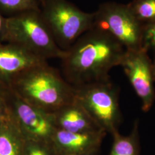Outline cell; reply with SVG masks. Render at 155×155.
Wrapping results in <instances>:
<instances>
[{
	"label": "cell",
	"instance_id": "cell-1",
	"mask_svg": "<svg viewBox=\"0 0 155 155\" xmlns=\"http://www.w3.org/2000/svg\"><path fill=\"white\" fill-rule=\"evenodd\" d=\"M126 50L110 35L93 27L66 50L62 71L72 86L106 81L109 72L120 66Z\"/></svg>",
	"mask_w": 155,
	"mask_h": 155
},
{
	"label": "cell",
	"instance_id": "cell-2",
	"mask_svg": "<svg viewBox=\"0 0 155 155\" xmlns=\"http://www.w3.org/2000/svg\"><path fill=\"white\" fill-rule=\"evenodd\" d=\"M9 86L22 100L50 113L74 100V87L47 63L19 74Z\"/></svg>",
	"mask_w": 155,
	"mask_h": 155
},
{
	"label": "cell",
	"instance_id": "cell-3",
	"mask_svg": "<svg viewBox=\"0 0 155 155\" xmlns=\"http://www.w3.org/2000/svg\"><path fill=\"white\" fill-rule=\"evenodd\" d=\"M5 43L18 45L45 60L61 59L66 53L56 43L40 11L24 12L7 17Z\"/></svg>",
	"mask_w": 155,
	"mask_h": 155
},
{
	"label": "cell",
	"instance_id": "cell-4",
	"mask_svg": "<svg viewBox=\"0 0 155 155\" xmlns=\"http://www.w3.org/2000/svg\"><path fill=\"white\" fill-rule=\"evenodd\" d=\"M41 15L58 45L66 51L94 26V13L81 10L67 0H45Z\"/></svg>",
	"mask_w": 155,
	"mask_h": 155
},
{
	"label": "cell",
	"instance_id": "cell-5",
	"mask_svg": "<svg viewBox=\"0 0 155 155\" xmlns=\"http://www.w3.org/2000/svg\"><path fill=\"white\" fill-rule=\"evenodd\" d=\"M74 88V99L103 130L111 136L119 132L122 115L118 91L110 79Z\"/></svg>",
	"mask_w": 155,
	"mask_h": 155
},
{
	"label": "cell",
	"instance_id": "cell-6",
	"mask_svg": "<svg viewBox=\"0 0 155 155\" xmlns=\"http://www.w3.org/2000/svg\"><path fill=\"white\" fill-rule=\"evenodd\" d=\"M93 27L105 31L126 50L143 48V25L138 21L127 4L106 2L94 12Z\"/></svg>",
	"mask_w": 155,
	"mask_h": 155
},
{
	"label": "cell",
	"instance_id": "cell-7",
	"mask_svg": "<svg viewBox=\"0 0 155 155\" xmlns=\"http://www.w3.org/2000/svg\"><path fill=\"white\" fill-rule=\"evenodd\" d=\"M5 98L12 120L25 139L51 141L57 128L52 113H47L22 100L11 88Z\"/></svg>",
	"mask_w": 155,
	"mask_h": 155
},
{
	"label": "cell",
	"instance_id": "cell-8",
	"mask_svg": "<svg viewBox=\"0 0 155 155\" xmlns=\"http://www.w3.org/2000/svg\"><path fill=\"white\" fill-rule=\"evenodd\" d=\"M144 48L126 50L120 66H121L130 83L141 101L143 110L147 112L155 100V79L152 61Z\"/></svg>",
	"mask_w": 155,
	"mask_h": 155
},
{
	"label": "cell",
	"instance_id": "cell-9",
	"mask_svg": "<svg viewBox=\"0 0 155 155\" xmlns=\"http://www.w3.org/2000/svg\"><path fill=\"white\" fill-rule=\"evenodd\" d=\"M47 63V60L18 45L0 43V78L9 86L19 74Z\"/></svg>",
	"mask_w": 155,
	"mask_h": 155
},
{
	"label": "cell",
	"instance_id": "cell-10",
	"mask_svg": "<svg viewBox=\"0 0 155 155\" xmlns=\"http://www.w3.org/2000/svg\"><path fill=\"white\" fill-rule=\"evenodd\" d=\"M105 132L74 133L57 129L51 143L58 155H81L100 150Z\"/></svg>",
	"mask_w": 155,
	"mask_h": 155
},
{
	"label": "cell",
	"instance_id": "cell-11",
	"mask_svg": "<svg viewBox=\"0 0 155 155\" xmlns=\"http://www.w3.org/2000/svg\"><path fill=\"white\" fill-rule=\"evenodd\" d=\"M52 114L58 129L74 133L105 132L75 99Z\"/></svg>",
	"mask_w": 155,
	"mask_h": 155
},
{
	"label": "cell",
	"instance_id": "cell-12",
	"mask_svg": "<svg viewBox=\"0 0 155 155\" xmlns=\"http://www.w3.org/2000/svg\"><path fill=\"white\" fill-rule=\"evenodd\" d=\"M24 141L12 118L0 121V155H23Z\"/></svg>",
	"mask_w": 155,
	"mask_h": 155
},
{
	"label": "cell",
	"instance_id": "cell-13",
	"mask_svg": "<svg viewBox=\"0 0 155 155\" xmlns=\"http://www.w3.org/2000/svg\"><path fill=\"white\" fill-rule=\"evenodd\" d=\"M112 136L113 143L109 155H140L138 121H135L131 132L127 136L118 132Z\"/></svg>",
	"mask_w": 155,
	"mask_h": 155
},
{
	"label": "cell",
	"instance_id": "cell-14",
	"mask_svg": "<svg viewBox=\"0 0 155 155\" xmlns=\"http://www.w3.org/2000/svg\"><path fill=\"white\" fill-rule=\"evenodd\" d=\"M136 19L143 24L155 21V0H133L127 4Z\"/></svg>",
	"mask_w": 155,
	"mask_h": 155
},
{
	"label": "cell",
	"instance_id": "cell-15",
	"mask_svg": "<svg viewBox=\"0 0 155 155\" xmlns=\"http://www.w3.org/2000/svg\"><path fill=\"white\" fill-rule=\"evenodd\" d=\"M39 0H0V11L12 16L29 11H40Z\"/></svg>",
	"mask_w": 155,
	"mask_h": 155
},
{
	"label": "cell",
	"instance_id": "cell-16",
	"mask_svg": "<svg viewBox=\"0 0 155 155\" xmlns=\"http://www.w3.org/2000/svg\"><path fill=\"white\" fill-rule=\"evenodd\" d=\"M23 155H58L51 141L25 139Z\"/></svg>",
	"mask_w": 155,
	"mask_h": 155
},
{
	"label": "cell",
	"instance_id": "cell-17",
	"mask_svg": "<svg viewBox=\"0 0 155 155\" xmlns=\"http://www.w3.org/2000/svg\"><path fill=\"white\" fill-rule=\"evenodd\" d=\"M143 48L155 54V21L145 24L143 29Z\"/></svg>",
	"mask_w": 155,
	"mask_h": 155
},
{
	"label": "cell",
	"instance_id": "cell-18",
	"mask_svg": "<svg viewBox=\"0 0 155 155\" xmlns=\"http://www.w3.org/2000/svg\"><path fill=\"white\" fill-rule=\"evenodd\" d=\"M6 93H0V121L8 120L11 118L10 111L6 100Z\"/></svg>",
	"mask_w": 155,
	"mask_h": 155
},
{
	"label": "cell",
	"instance_id": "cell-19",
	"mask_svg": "<svg viewBox=\"0 0 155 155\" xmlns=\"http://www.w3.org/2000/svg\"><path fill=\"white\" fill-rule=\"evenodd\" d=\"M7 17L2 15L0 11V43H5L6 33Z\"/></svg>",
	"mask_w": 155,
	"mask_h": 155
},
{
	"label": "cell",
	"instance_id": "cell-20",
	"mask_svg": "<svg viewBox=\"0 0 155 155\" xmlns=\"http://www.w3.org/2000/svg\"><path fill=\"white\" fill-rule=\"evenodd\" d=\"M9 86L5 83L1 78H0V93H6L8 90H9Z\"/></svg>",
	"mask_w": 155,
	"mask_h": 155
},
{
	"label": "cell",
	"instance_id": "cell-21",
	"mask_svg": "<svg viewBox=\"0 0 155 155\" xmlns=\"http://www.w3.org/2000/svg\"><path fill=\"white\" fill-rule=\"evenodd\" d=\"M98 152H99V150H94V151H91V152H88V153H84V154H82V155H98Z\"/></svg>",
	"mask_w": 155,
	"mask_h": 155
},
{
	"label": "cell",
	"instance_id": "cell-22",
	"mask_svg": "<svg viewBox=\"0 0 155 155\" xmlns=\"http://www.w3.org/2000/svg\"><path fill=\"white\" fill-rule=\"evenodd\" d=\"M152 67H153V77L155 81V58L154 61H152Z\"/></svg>",
	"mask_w": 155,
	"mask_h": 155
},
{
	"label": "cell",
	"instance_id": "cell-23",
	"mask_svg": "<svg viewBox=\"0 0 155 155\" xmlns=\"http://www.w3.org/2000/svg\"><path fill=\"white\" fill-rule=\"evenodd\" d=\"M39 2L41 4H42L44 2H45V0H39Z\"/></svg>",
	"mask_w": 155,
	"mask_h": 155
}]
</instances>
